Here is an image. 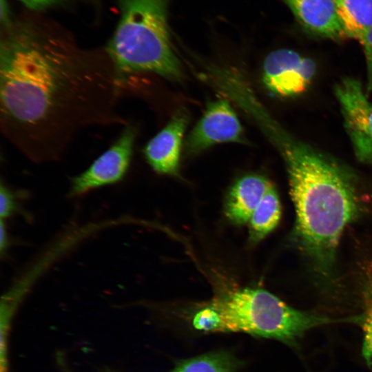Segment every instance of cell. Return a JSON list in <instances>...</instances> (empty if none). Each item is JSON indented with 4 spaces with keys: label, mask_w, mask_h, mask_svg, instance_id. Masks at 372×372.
<instances>
[{
    "label": "cell",
    "mask_w": 372,
    "mask_h": 372,
    "mask_svg": "<svg viewBox=\"0 0 372 372\" xmlns=\"http://www.w3.org/2000/svg\"><path fill=\"white\" fill-rule=\"evenodd\" d=\"M122 81L106 50L87 52L33 27L8 29L0 46L1 130L32 160L54 159L80 130L123 123L116 111Z\"/></svg>",
    "instance_id": "1"
},
{
    "label": "cell",
    "mask_w": 372,
    "mask_h": 372,
    "mask_svg": "<svg viewBox=\"0 0 372 372\" xmlns=\"http://www.w3.org/2000/svg\"><path fill=\"white\" fill-rule=\"evenodd\" d=\"M258 125L287 165L296 218L294 238L322 287L337 285L336 254L345 227L360 212L353 174L288 134L269 115Z\"/></svg>",
    "instance_id": "2"
},
{
    "label": "cell",
    "mask_w": 372,
    "mask_h": 372,
    "mask_svg": "<svg viewBox=\"0 0 372 372\" xmlns=\"http://www.w3.org/2000/svg\"><path fill=\"white\" fill-rule=\"evenodd\" d=\"M358 321L299 311L266 290L242 288L216 298L194 314L192 324L205 332H244L292 343L313 328Z\"/></svg>",
    "instance_id": "3"
},
{
    "label": "cell",
    "mask_w": 372,
    "mask_h": 372,
    "mask_svg": "<svg viewBox=\"0 0 372 372\" xmlns=\"http://www.w3.org/2000/svg\"><path fill=\"white\" fill-rule=\"evenodd\" d=\"M169 0H120V18L105 50L119 77L151 72L172 80L183 76L167 23Z\"/></svg>",
    "instance_id": "4"
},
{
    "label": "cell",
    "mask_w": 372,
    "mask_h": 372,
    "mask_svg": "<svg viewBox=\"0 0 372 372\" xmlns=\"http://www.w3.org/2000/svg\"><path fill=\"white\" fill-rule=\"evenodd\" d=\"M335 93L355 156L361 163L372 165V103L361 83L353 78L342 79Z\"/></svg>",
    "instance_id": "5"
},
{
    "label": "cell",
    "mask_w": 372,
    "mask_h": 372,
    "mask_svg": "<svg viewBox=\"0 0 372 372\" xmlns=\"http://www.w3.org/2000/svg\"><path fill=\"white\" fill-rule=\"evenodd\" d=\"M136 129L127 125L116 141L84 172L74 177L70 195L79 196L93 189L120 181L132 158Z\"/></svg>",
    "instance_id": "6"
},
{
    "label": "cell",
    "mask_w": 372,
    "mask_h": 372,
    "mask_svg": "<svg viewBox=\"0 0 372 372\" xmlns=\"http://www.w3.org/2000/svg\"><path fill=\"white\" fill-rule=\"evenodd\" d=\"M311 59L298 53L280 49L269 54L263 64L262 80L273 93L290 96L303 92L315 74Z\"/></svg>",
    "instance_id": "7"
},
{
    "label": "cell",
    "mask_w": 372,
    "mask_h": 372,
    "mask_svg": "<svg viewBox=\"0 0 372 372\" xmlns=\"http://www.w3.org/2000/svg\"><path fill=\"white\" fill-rule=\"evenodd\" d=\"M243 136V129L230 103L219 99L208 104L185 141V152L192 155L219 143H242Z\"/></svg>",
    "instance_id": "8"
},
{
    "label": "cell",
    "mask_w": 372,
    "mask_h": 372,
    "mask_svg": "<svg viewBox=\"0 0 372 372\" xmlns=\"http://www.w3.org/2000/svg\"><path fill=\"white\" fill-rule=\"evenodd\" d=\"M187 121L186 112L178 110L167 125L145 145V156L156 172L165 174L177 173Z\"/></svg>",
    "instance_id": "9"
},
{
    "label": "cell",
    "mask_w": 372,
    "mask_h": 372,
    "mask_svg": "<svg viewBox=\"0 0 372 372\" xmlns=\"http://www.w3.org/2000/svg\"><path fill=\"white\" fill-rule=\"evenodd\" d=\"M308 32L339 40L347 37L333 0H283Z\"/></svg>",
    "instance_id": "10"
},
{
    "label": "cell",
    "mask_w": 372,
    "mask_h": 372,
    "mask_svg": "<svg viewBox=\"0 0 372 372\" xmlns=\"http://www.w3.org/2000/svg\"><path fill=\"white\" fill-rule=\"evenodd\" d=\"M271 183L264 176L249 174L238 180L226 198L225 214L236 225L247 223Z\"/></svg>",
    "instance_id": "11"
},
{
    "label": "cell",
    "mask_w": 372,
    "mask_h": 372,
    "mask_svg": "<svg viewBox=\"0 0 372 372\" xmlns=\"http://www.w3.org/2000/svg\"><path fill=\"white\" fill-rule=\"evenodd\" d=\"M347 37L360 41L372 26V0H333Z\"/></svg>",
    "instance_id": "12"
},
{
    "label": "cell",
    "mask_w": 372,
    "mask_h": 372,
    "mask_svg": "<svg viewBox=\"0 0 372 372\" xmlns=\"http://www.w3.org/2000/svg\"><path fill=\"white\" fill-rule=\"evenodd\" d=\"M280 216L279 198L271 185L249 220L250 240L253 242L262 240L276 227Z\"/></svg>",
    "instance_id": "13"
},
{
    "label": "cell",
    "mask_w": 372,
    "mask_h": 372,
    "mask_svg": "<svg viewBox=\"0 0 372 372\" xmlns=\"http://www.w3.org/2000/svg\"><path fill=\"white\" fill-rule=\"evenodd\" d=\"M238 362L225 353H213L185 360L172 372H234ZM103 372H116L111 370Z\"/></svg>",
    "instance_id": "14"
},
{
    "label": "cell",
    "mask_w": 372,
    "mask_h": 372,
    "mask_svg": "<svg viewBox=\"0 0 372 372\" xmlns=\"http://www.w3.org/2000/svg\"><path fill=\"white\" fill-rule=\"evenodd\" d=\"M363 302L364 312L360 322L363 331L362 353L372 369V278L369 279L365 285Z\"/></svg>",
    "instance_id": "15"
},
{
    "label": "cell",
    "mask_w": 372,
    "mask_h": 372,
    "mask_svg": "<svg viewBox=\"0 0 372 372\" xmlns=\"http://www.w3.org/2000/svg\"><path fill=\"white\" fill-rule=\"evenodd\" d=\"M17 209L15 194L3 184L0 189V216L1 220L9 218Z\"/></svg>",
    "instance_id": "16"
},
{
    "label": "cell",
    "mask_w": 372,
    "mask_h": 372,
    "mask_svg": "<svg viewBox=\"0 0 372 372\" xmlns=\"http://www.w3.org/2000/svg\"><path fill=\"white\" fill-rule=\"evenodd\" d=\"M28 8L32 10H40L45 7L49 6L53 3H55L56 0H19Z\"/></svg>",
    "instance_id": "17"
},
{
    "label": "cell",
    "mask_w": 372,
    "mask_h": 372,
    "mask_svg": "<svg viewBox=\"0 0 372 372\" xmlns=\"http://www.w3.org/2000/svg\"><path fill=\"white\" fill-rule=\"evenodd\" d=\"M1 253L3 254L8 246V237L3 220H1Z\"/></svg>",
    "instance_id": "18"
},
{
    "label": "cell",
    "mask_w": 372,
    "mask_h": 372,
    "mask_svg": "<svg viewBox=\"0 0 372 372\" xmlns=\"http://www.w3.org/2000/svg\"><path fill=\"white\" fill-rule=\"evenodd\" d=\"M364 51L369 71V81L372 82V48H364Z\"/></svg>",
    "instance_id": "19"
},
{
    "label": "cell",
    "mask_w": 372,
    "mask_h": 372,
    "mask_svg": "<svg viewBox=\"0 0 372 372\" xmlns=\"http://www.w3.org/2000/svg\"><path fill=\"white\" fill-rule=\"evenodd\" d=\"M359 41L363 48H372V26L366 31Z\"/></svg>",
    "instance_id": "20"
},
{
    "label": "cell",
    "mask_w": 372,
    "mask_h": 372,
    "mask_svg": "<svg viewBox=\"0 0 372 372\" xmlns=\"http://www.w3.org/2000/svg\"><path fill=\"white\" fill-rule=\"evenodd\" d=\"M56 1H58V0H56Z\"/></svg>",
    "instance_id": "21"
}]
</instances>
